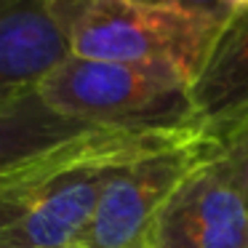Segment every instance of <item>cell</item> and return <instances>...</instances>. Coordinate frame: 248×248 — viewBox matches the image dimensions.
I'll return each instance as SVG.
<instances>
[{"mask_svg":"<svg viewBox=\"0 0 248 248\" xmlns=\"http://www.w3.org/2000/svg\"><path fill=\"white\" fill-rule=\"evenodd\" d=\"M70 56L54 0H0V104L38 91Z\"/></svg>","mask_w":248,"mask_h":248,"instance_id":"8992f818","label":"cell"},{"mask_svg":"<svg viewBox=\"0 0 248 248\" xmlns=\"http://www.w3.org/2000/svg\"><path fill=\"white\" fill-rule=\"evenodd\" d=\"M221 150H224L227 160H230L232 171L237 176V184L243 189V198L248 203V123H243L237 131H232L227 139L219 141Z\"/></svg>","mask_w":248,"mask_h":248,"instance_id":"9c48e42d","label":"cell"},{"mask_svg":"<svg viewBox=\"0 0 248 248\" xmlns=\"http://www.w3.org/2000/svg\"><path fill=\"white\" fill-rule=\"evenodd\" d=\"M198 134L173 147L136 157L115 173L75 248H150L152 227L184 176L211 150Z\"/></svg>","mask_w":248,"mask_h":248,"instance_id":"277c9868","label":"cell"},{"mask_svg":"<svg viewBox=\"0 0 248 248\" xmlns=\"http://www.w3.org/2000/svg\"><path fill=\"white\" fill-rule=\"evenodd\" d=\"M192 102L200 131L214 141L248 123V8L227 22L192 86Z\"/></svg>","mask_w":248,"mask_h":248,"instance_id":"52a82bcc","label":"cell"},{"mask_svg":"<svg viewBox=\"0 0 248 248\" xmlns=\"http://www.w3.org/2000/svg\"><path fill=\"white\" fill-rule=\"evenodd\" d=\"M150 248H248V203L219 141L163 205Z\"/></svg>","mask_w":248,"mask_h":248,"instance_id":"5b68a950","label":"cell"},{"mask_svg":"<svg viewBox=\"0 0 248 248\" xmlns=\"http://www.w3.org/2000/svg\"><path fill=\"white\" fill-rule=\"evenodd\" d=\"M54 11L72 56L163 70L189 86L230 22L141 0H54Z\"/></svg>","mask_w":248,"mask_h":248,"instance_id":"7a4b0ae2","label":"cell"},{"mask_svg":"<svg viewBox=\"0 0 248 248\" xmlns=\"http://www.w3.org/2000/svg\"><path fill=\"white\" fill-rule=\"evenodd\" d=\"M198 134L99 128L19 160L0 173V248H75L120 168Z\"/></svg>","mask_w":248,"mask_h":248,"instance_id":"6da1fadb","label":"cell"},{"mask_svg":"<svg viewBox=\"0 0 248 248\" xmlns=\"http://www.w3.org/2000/svg\"><path fill=\"white\" fill-rule=\"evenodd\" d=\"M91 131H99V125L54 112L38 91L0 104V173L24 157H32Z\"/></svg>","mask_w":248,"mask_h":248,"instance_id":"ba28073f","label":"cell"},{"mask_svg":"<svg viewBox=\"0 0 248 248\" xmlns=\"http://www.w3.org/2000/svg\"><path fill=\"white\" fill-rule=\"evenodd\" d=\"M38 93L54 112L99 128L200 131L192 86L163 70L70 54L38 83Z\"/></svg>","mask_w":248,"mask_h":248,"instance_id":"3957f363","label":"cell"},{"mask_svg":"<svg viewBox=\"0 0 248 248\" xmlns=\"http://www.w3.org/2000/svg\"><path fill=\"white\" fill-rule=\"evenodd\" d=\"M141 3H155V6H171V8H184V11H198V14H211V16H235V3L232 0H141Z\"/></svg>","mask_w":248,"mask_h":248,"instance_id":"30bf717a","label":"cell"}]
</instances>
